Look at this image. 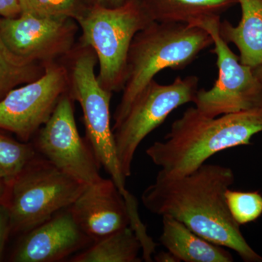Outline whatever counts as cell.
<instances>
[{"label": "cell", "instance_id": "6da1fadb", "mask_svg": "<svg viewBox=\"0 0 262 262\" xmlns=\"http://www.w3.org/2000/svg\"><path fill=\"white\" fill-rule=\"evenodd\" d=\"M234 182L232 169L216 164L204 163L182 177L159 171L141 202L151 213L173 217L207 241L233 250L244 261L261 262L227 208L225 192Z\"/></svg>", "mask_w": 262, "mask_h": 262}, {"label": "cell", "instance_id": "7a4b0ae2", "mask_svg": "<svg viewBox=\"0 0 262 262\" xmlns=\"http://www.w3.org/2000/svg\"><path fill=\"white\" fill-rule=\"evenodd\" d=\"M260 132L262 107L215 117L190 107L173 122L163 140L155 142L146 153L162 173L182 177L220 151L251 144L253 136Z\"/></svg>", "mask_w": 262, "mask_h": 262}, {"label": "cell", "instance_id": "3957f363", "mask_svg": "<svg viewBox=\"0 0 262 262\" xmlns=\"http://www.w3.org/2000/svg\"><path fill=\"white\" fill-rule=\"evenodd\" d=\"M213 45L205 29L187 24L151 22L136 34L127 59L122 96L114 114L113 130L127 115L141 91L165 69L180 70Z\"/></svg>", "mask_w": 262, "mask_h": 262}, {"label": "cell", "instance_id": "277c9868", "mask_svg": "<svg viewBox=\"0 0 262 262\" xmlns=\"http://www.w3.org/2000/svg\"><path fill=\"white\" fill-rule=\"evenodd\" d=\"M60 61L68 72L69 94L82 110L86 140L100 166L110 175L126 204L134 203L136 198L125 187L126 177L119 161L111 127L110 103L113 93L103 89L98 82L96 53L89 46L77 42Z\"/></svg>", "mask_w": 262, "mask_h": 262}, {"label": "cell", "instance_id": "5b68a950", "mask_svg": "<svg viewBox=\"0 0 262 262\" xmlns=\"http://www.w3.org/2000/svg\"><path fill=\"white\" fill-rule=\"evenodd\" d=\"M76 22L82 32L78 42L92 48L97 56L101 87L112 93L122 91L131 42L153 21L137 0H127L117 8L87 6Z\"/></svg>", "mask_w": 262, "mask_h": 262}, {"label": "cell", "instance_id": "8992f818", "mask_svg": "<svg viewBox=\"0 0 262 262\" xmlns=\"http://www.w3.org/2000/svg\"><path fill=\"white\" fill-rule=\"evenodd\" d=\"M86 185L38 155L10 184L11 236L22 235L68 208Z\"/></svg>", "mask_w": 262, "mask_h": 262}, {"label": "cell", "instance_id": "52a82bcc", "mask_svg": "<svg viewBox=\"0 0 262 262\" xmlns=\"http://www.w3.org/2000/svg\"><path fill=\"white\" fill-rule=\"evenodd\" d=\"M220 16L208 17L192 22L211 34L216 56L219 77L211 89L198 90L194 103L206 116L215 117L262 107V77L256 67L243 64L221 37Z\"/></svg>", "mask_w": 262, "mask_h": 262}, {"label": "cell", "instance_id": "ba28073f", "mask_svg": "<svg viewBox=\"0 0 262 262\" xmlns=\"http://www.w3.org/2000/svg\"><path fill=\"white\" fill-rule=\"evenodd\" d=\"M198 84L199 78L194 75L178 77L169 84H160L154 79L136 96L127 115L113 130L117 156L126 178L131 175L134 155L142 141L173 110L194 102Z\"/></svg>", "mask_w": 262, "mask_h": 262}, {"label": "cell", "instance_id": "9c48e42d", "mask_svg": "<svg viewBox=\"0 0 262 262\" xmlns=\"http://www.w3.org/2000/svg\"><path fill=\"white\" fill-rule=\"evenodd\" d=\"M73 98L69 92L60 98L48 122L33 137L38 154L63 173L84 185H92L103 178L91 146L79 134Z\"/></svg>", "mask_w": 262, "mask_h": 262}, {"label": "cell", "instance_id": "30bf717a", "mask_svg": "<svg viewBox=\"0 0 262 262\" xmlns=\"http://www.w3.org/2000/svg\"><path fill=\"white\" fill-rule=\"evenodd\" d=\"M67 67L61 61L46 66L37 80L15 88L0 101V129L31 141L68 92Z\"/></svg>", "mask_w": 262, "mask_h": 262}, {"label": "cell", "instance_id": "8fae6325", "mask_svg": "<svg viewBox=\"0 0 262 262\" xmlns=\"http://www.w3.org/2000/svg\"><path fill=\"white\" fill-rule=\"evenodd\" d=\"M78 30L74 19L39 18L24 13L15 18L0 17V34L10 51L45 67L72 51Z\"/></svg>", "mask_w": 262, "mask_h": 262}, {"label": "cell", "instance_id": "7c38bea8", "mask_svg": "<svg viewBox=\"0 0 262 262\" xmlns=\"http://www.w3.org/2000/svg\"><path fill=\"white\" fill-rule=\"evenodd\" d=\"M93 242L75 220L70 206L20 235L9 261H61L83 251Z\"/></svg>", "mask_w": 262, "mask_h": 262}, {"label": "cell", "instance_id": "4fadbf2b", "mask_svg": "<svg viewBox=\"0 0 262 262\" xmlns=\"http://www.w3.org/2000/svg\"><path fill=\"white\" fill-rule=\"evenodd\" d=\"M70 209L94 241L130 227L125 199L111 179L86 186Z\"/></svg>", "mask_w": 262, "mask_h": 262}, {"label": "cell", "instance_id": "5bb4252c", "mask_svg": "<svg viewBox=\"0 0 262 262\" xmlns=\"http://www.w3.org/2000/svg\"><path fill=\"white\" fill-rule=\"evenodd\" d=\"M160 242L180 261L232 262L233 257L225 248L196 234L170 215H163Z\"/></svg>", "mask_w": 262, "mask_h": 262}, {"label": "cell", "instance_id": "9a60e30c", "mask_svg": "<svg viewBox=\"0 0 262 262\" xmlns=\"http://www.w3.org/2000/svg\"><path fill=\"white\" fill-rule=\"evenodd\" d=\"M242 18L237 26L228 20L220 22L221 37L227 43H233L239 52L243 64H262V0H238Z\"/></svg>", "mask_w": 262, "mask_h": 262}, {"label": "cell", "instance_id": "2e32d148", "mask_svg": "<svg viewBox=\"0 0 262 262\" xmlns=\"http://www.w3.org/2000/svg\"><path fill=\"white\" fill-rule=\"evenodd\" d=\"M151 21L190 24L220 16L238 0H137Z\"/></svg>", "mask_w": 262, "mask_h": 262}, {"label": "cell", "instance_id": "e0dca14e", "mask_svg": "<svg viewBox=\"0 0 262 262\" xmlns=\"http://www.w3.org/2000/svg\"><path fill=\"white\" fill-rule=\"evenodd\" d=\"M140 241L130 227L94 241L70 258L72 262H141Z\"/></svg>", "mask_w": 262, "mask_h": 262}, {"label": "cell", "instance_id": "ac0fdd59", "mask_svg": "<svg viewBox=\"0 0 262 262\" xmlns=\"http://www.w3.org/2000/svg\"><path fill=\"white\" fill-rule=\"evenodd\" d=\"M45 70L44 65L14 54L0 34V101L15 88L37 80Z\"/></svg>", "mask_w": 262, "mask_h": 262}, {"label": "cell", "instance_id": "d6986e66", "mask_svg": "<svg viewBox=\"0 0 262 262\" xmlns=\"http://www.w3.org/2000/svg\"><path fill=\"white\" fill-rule=\"evenodd\" d=\"M0 129V176L10 184L38 152L31 141L16 140Z\"/></svg>", "mask_w": 262, "mask_h": 262}, {"label": "cell", "instance_id": "ffe728a7", "mask_svg": "<svg viewBox=\"0 0 262 262\" xmlns=\"http://www.w3.org/2000/svg\"><path fill=\"white\" fill-rule=\"evenodd\" d=\"M20 13L39 18H78L85 9L84 0H18Z\"/></svg>", "mask_w": 262, "mask_h": 262}, {"label": "cell", "instance_id": "44dd1931", "mask_svg": "<svg viewBox=\"0 0 262 262\" xmlns=\"http://www.w3.org/2000/svg\"><path fill=\"white\" fill-rule=\"evenodd\" d=\"M225 201L229 213L239 226L254 222L262 215V194L258 191L241 192L228 189Z\"/></svg>", "mask_w": 262, "mask_h": 262}, {"label": "cell", "instance_id": "7402d4cb", "mask_svg": "<svg viewBox=\"0 0 262 262\" xmlns=\"http://www.w3.org/2000/svg\"><path fill=\"white\" fill-rule=\"evenodd\" d=\"M10 232V219L9 210L5 204H0V261L4 258L5 246Z\"/></svg>", "mask_w": 262, "mask_h": 262}, {"label": "cell", "instance_id": "603a6c76", "mask_svg": "<svg viewBox=\"0 0 262 262\" xmlns=\"http://www.w3.org/2000/svg\"><path fill=\"white\" fill-rule=\"evenodd\" d=\"M20 14L18 0H0V17L15 18Z\"/></svg>", "mask_w": 262, "mask_h": 262}, {"label": "cell", "instance_id": "cb8c5ba5", "mask_svg": "<svg viewBox=\"0 0 262 262\" xmlns=\"http://www.w3.org/2000/svg\"><path fill=\"white\" fill-rule=\"evenodd\" d=\"M127 0H84L87 6H101L104 8H117Z\"/></svg>", "mask_w": 262, "mask_h": 262}, {"label": "cell", "instance_id": "d4e9b609", "mask_svg": "<svg viewBox=\"0 0 262 262\" xmlns=\"http://www.w3.org/2000/svg\"><path fill=\"white\" fill-rule=\"evenodd\" d=\"M155 261L158 262H180L178 258L170 251H161L155 255Z\"/></svg>", "mask_w": 262, "mask_h": 262}, {"label": "cell", "instance_id": "484cf974", "mask_svg": "<svg viewBox=\"0 0 262 262\" xmlns=\"http://www.w3.org/2000/svg\"><path fill=\"white\" fill-rule=\"evenodd\" d=\"M10 184L0 176V204H6L9 193Z\"/></svg>", "mask_w": 262, "mask_h": 262}, {"label": "cell", "instance_id": "4316f807", "mask_svg": "<svg viewBox=\"0 0 262 262\" xmlns=\"http://www.w3.org/2000/svg\"><path fill=\"white\" fill-rule=\"evenodd\" d=\"M256 67V71H257L258 75H259L260 76H261V77H262V64L258 65V66H257V67Z\"/></svg>", "mask_w": 262, "mask_h": 262}]
</instances>
